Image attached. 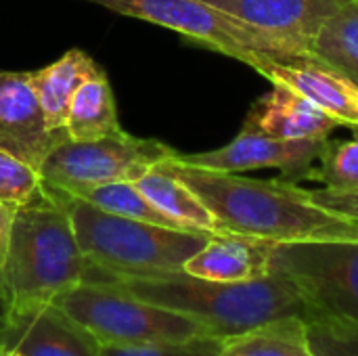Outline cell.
<instances>
[{
  "label": "cell",
  "mask_w": 358,
  "mask_h": 356,
  "mask_svg": "<svg viewBox=\"0 0 358 356\" xmlns=\"http://www.w3.org/2000/svg\"><path fill=\"white\" fill-rule=\"evenodd\" d=\"M306 340L315 356H358V321L313 317L306 321Z\"/></svg>",
  "instance_id": "cell-24"
},
{
  "label": "cell",
  "mask_w": 358,
  "mask_h": 356,
  "mask_svg": "<svg viewBox=\"0 0 358 356\" xmlns=\"http://www.w3.org/2000/svg\"><path fill=\"white\" fill-rule=\"evenodd\" d=\"M271 241L220 231L185 262V273L210 281H254L271 275Z\"/></svg>",
  "instance_id": "cell-15"
},
{
  "label": "cell",
  "mask_w": 358,
  "mask_h": 356,
  "mask_svg": "<svg viewBox=\"0 0 358 356\" xmlns=\"http://www.w3.org/2000/svg\"><path fill=\"white\" fill-rule=\"evenodd\" d=\"M302 59H315L310 42L321 25L348 0H203Z\"/></svg>",
  "instance_id": "cell-11"
},
{
  "label": "cell",
  "mask_w": 358,
  "mask_h": 356,
  "mask_svg": "<svg viewBox=\"0 0 358 356\" xmlns=\"http://www.w3.org/2000/svg\"><path fill=\"white\" fill-rule=\"evenodd\" d=\"M63 141L46 126L31 71H0V147L40 170Z\"/></svg>",
  "instance_id": "cell-12"
},
{
  "label": "cell",
  "mask_w": 358,
  "mask_h": 356,
  "mask_svg": "<svg viewBox=\"0 0 358 356\" xmlns=\"http://www.w3.org/2000/svg\"><path fill=\"white\" fill-rule=\"evenodd\" d=\"M222 356H315L306 340V321L292 317L266 323L224 340Z\"/></svg>",
  "instance_id": "cell-20"
},
{
  "label": "cell",
  "mask_w": 358,
  "mask_h": 356,
  "mask_svg": "<svg viewBox=\"0 0 358 356\" xmlns=\"http://www.w3.org/2000/svg\"><path fill=\"white\" fill-rule=\"evenodd\" d=\"M338 126L315 103L285 86H275L262 94L250 107L243 122V130L285 141H325Z\"/></svg>",
  "instance_id": "cell-14"
},
{
  "label": "cell",
  "mask_w": 358,
  "mask_h": 356,
  "mask_svg": "<svg viewBox=\"0 0 358 356\" xmlns=\"http://www.w3.org/2000/svg\"><path fill=\"white\" fill-rule=\"evenodd\" d=\"M323 141H285L262 132L243 130L224 147L203 153H176V159L214 172L241 174L248 170L275 168L281 178L298 183L304 170L317 159Z\"/></svg>",
  "instance_id": "cell-10"
},
{
  "label": "cell",
  "mask_w": 358,
  "mask_h": 356,
  "mask_svg": "<svg viewBox=\"0 0 358 356\" xmlns=\"http://www.w3.org/2000/svg\"><path fill=\"white\" fill-rule=\"evenodd\" d=\"M101 346L180 342L210 336L208 329L176 311L145 302L117 287L84 281L52 300Z\"/></svg>",
  "instance_id": "cell-5"
},
{
  "label": "cell",
  "mask_w": 358,
  "mask_h": 356,
  "mask_svg": "<svg viewBox=\"0 0 358 356\" xmlns=\"http://www.w3.org/2000/svg\"><path fill=\"white\" fill-rule=\"evenodd\" d=\"M84 281L117 287L145 302L199 321L210 336L229 340L281 319L313 317L294 283L271 273L254 281H210L185 271L155 277H124L88 264Z\"/></svg>",
  "instance_id": "cell-2"
},
{
  "label": "cell",
  "mask_w": 358,
  "mask_h": 356,
  "mask_svg": "<svg viewBox=\"0 0 358 356\" xmlns=\"http://www.w3.org/2000/svg\"><path fill=\"white\" fill-rule=\"evenodd\" d=\"M15 212H17L15 206L2 204V201H0V275H2L4 260H6V252H8V241H10V231H13Z\"/></svg>",
  "instance_id": "cell-27"
},
{
  "label": "cell",
  "mask_w": 358,
  "mask_h": 356,
  "mask_svg": "<svg viewBox=\"0 0 358 356\" xmlns=\"http://www.w3.org/2000/svg\"><path fill=\"white\" fill-rule=\"evenodd\" d=\"M308 197L340 216H348L358 222V191H331V189H321V187H310L306 189Z\"/></svg>",
  "instance_id": "cell-26"
},
{
  "label": "cell",
  "mask_w": 358,
  "mask_h": 356,
  "mask_svg": "<svg viewBox=\"0 0 358 356\" xmlns=\"http://www.w3.org/2000/svg\"><path fill=\"white\" fill-rule=\"evenodd\" d=\"M162 166L199 195L220 231L271 243L358 237L357 220L317 206L306 187L296 183L203 170L182 164L176 155Z\"/></svg>",
  "instance_id": "cell-1"
},
{
  "label": "cell",
  "mask_w": 358,
  "mask_h": 356,
  "mask_svg": "<svg viewBox=\"0 0 358 356\" xmlns=\"http://www.w3.org/2000/svg\"><path fill=\"white\" fill-rule=\"evenodd\" d=\"M101 71V65H96V61L80 48H71L55 63L31 71L48 130L65 134V120L76 90Z\"/></svg>",
  "instance_id": "cell-16"
},
{
  "label": "cell",
  "mask_w": 358,
  "mask_h": 356,
  "mask_svg": "<svg viewBox=\"0 0 358 356\" xmlns=\"http://www.w3.org/2000/svg\"><path fill=\"white\" fill-rule=\"evenodd\" d=\"M44 195L40 170L0 147V201L21 208Z\"/></svg>",
  "instance_id": "cell-23"
},
{
  "label": "cell",
  "mask_w": 358,
  "mask_h": 356,
  "mask_svg": "<svg viewBox=\"0 0 358 356\" xmlns=\"http://www.w3.org/2000/svg\"><path fill=\"white\" fill-rule=\"evenodd\" d=\"M174 155L162 141L117 130L96 141H63L42 162L40 176L50 193L78 197L94 187L134 183Z\"/></svg>",
  "instance_id": "cell-6"
},
{
  "label": "cell",
  "mask_w": 358,
  "mask_h": 356,
  "mask_svg": "<svg viewBox=\"0 0 358 356\" xmlns=\"http://www.w3.org/2000/svg\"><path fill=\"white\" fill-rule=\"evenodd\" d=\"M134 185L164 216H168L180 229L220 233L214 214L206 208L199 195L162 164L151 168L138 180H134Z\"/></svg>",
  "instance_id": "cell-17"
},
{
  "label": "cell",
  "mask_w": 358,
  "mask_h": 356,
  "mask_svg": "<svg viewBox=\"0 0 358 356\" xmlns=\"http://www.w3.org/2000/svg\"><path fill=\"white\" fill-rule=\"evenodd\" d=\"M224 340L199 336L180 342H153L134 346H101L99 356H222Z\"/></svg>",
  "instance_id": "cell-25"
},
{
  "label": "cell",
  "mask_w": 358,
  "mask_h": 356,
  "mask_svg": "<svg viewBox=\"0 0 358 356\" xmlns=\"http://www.w3.org/2000/svg\"><path fill=\"white\" fill-rule=\"evenodd\" d=\"M273 86H285L321 111L334 118L340 126L358 128V82L319 59L266 61L260 69Z\"/></svg>",
  "instance_id": "cell-13"
},
{
  "label": "cell",
  "mask_w": 358,
  "mask_h": 356,
  "mask_svg": "<svg viewBox=\"0 0 358 356\" xmlns=\"http://www.w3.org/2000/svg\"><path fill=\"white\" fill-rule=\"evenodd\" d=\"M300 183H317L331 191H358V136L348 141L325 138L317 159L296 185Z\"/></svg>",
  "instance_id": "cell-21"
},
{
  "label": "cell",
  "mask_w": 358,
  "mask_h": 356,
  "mask_svg": "<svg viewBox=\"0 0 358 356\" xmlns=\"http://www.w3.org/2000/svg\"><path fill=\"white\" fill-rule=\"evenodd\" d=\"M122 130L107 73L88 78L73 94L65 120L69 141H96Z\"/></svg>",
  "instance_id": "cell-18"
},
{
  "label": "cell",
  "mask_w": 358,
  "mask_h": 356,
  "mask_svg": "<svg viewBox=\"0 0 358 356\" xmlns=\"http://www.w3.org/2000/svg\"><path fill=\"white\" fill-rule=\"evenodd\" d=\"M88 260L80 250L69 212L48 193L17 208L0 275V311L52 302L84 283Z\"/></svg>",
  "instance_id": "cell-3"
},
{
  "label": "cell",
  "mask_w": 358,
  "mask_h": 356,
  "mask_svg": "<svg viewBox=\"0 0 358 356\" xmlns=\"http://www.w3.org/2000/svg\"><path fill=\"white\" fill-rule=\"evenodd\" d=\"M4 356H21V355H17V353H4Z\"/></svg>",
  "instance_id": "cell-29"
},
{
  "label": "cell",
  "mask_w": 358,
  "mask_h": 356,
  "mask_svg": "<svg viewBox=\"0 0 358 356\" xmlns=\"http://www.w3.org/2000/svg\"><path fill=\"white\" fill-rule=\"evenodd\" d=\"M57 197L63 199L69 212L88 264L111 275L155 277L178 273L214 235L115 216L78 197Z\"/></svg>",
  "instance_id": "cell-4"
},
{
  "label": "cell",
  "mask_w": 358,
  "mask_h": 356,
  "mask_svg": "<svg viewBox=\"0 0 358 356\" xmlns=\"http://www.w3.org/2000/svg\"><path fill=\"white\" fill-rule=\"evenodd\" d=\"M78 199H84V201L96 206L99 210H105V212L115 214V216L143 220V222H153V225H162V227H170V229H180L176 222H172L168 216H164L138 191V187L134 183H111V185L94 187L90 191L78 195Z\"/></svg>",
  "instance_id": "cell-22"
},
{
  "label": "cell",
  "mask_w": 358,
  "mask_h": 356,
  "mask_svg": "<svg viewBox=\"0 0 358 356\" xmlns=\"http://www.w3.org/2000/svg\"><path fill=\"white\" fill-rule=\"evenodd\" d=\"M126 17L168 27L189 40H195L220 55L237 59L252 69L266 61L302 59L283 44L245 25L237 17L203 0H86Z\"/></svg>",
  "instance_id": "cell-7"
},
{
  "label": "cell",
  "mask_w": 358,
  "mask_h": 356,
  "mask_svg": "<svg viewBox=\"0 0 358 356\" xmlns=\"http://www.w3.org/2000/svg\"><path fill=\"white\" fill-rule=\"evenodd\" d=\"M315 59L358 82V0L344 2L310 42Z\"/></svg>",
  "instance_id": "cell-19"
},
{
  "label": "cell",
  "mask_w": 358,
  "mask_h": 356,
  "mask_svg": "<svg viewBox=\"0 0 358 356\" xmlns=\"http://www.w3.org/2000/svg\"><path fill=\"white\" fill-rule=\"evenodd\" d=\"M268 260L271 273L296 285L313 317L358 321V237L271 243Z\"/></svg>",
  "instance_id": "cell-8"
},
{
  "label": "cell",
  "mask_w": 358,
  "mask_h": 356,
  "mask_svg": "<svg viewBox=\"0 0 358 356\" xmlns=\"http://www.w3.org/2000/svg\"><path fill=\"white\" fill-rule=\"evenodd\" d=\"M0 356H4V344H2V325H0Z\"/></svg>",
  "instance_id": "cell-28"
},
{
  "label": "cell",
  "mask_w": 358,
  "mask_h": 356,
  "mask_svg": "<svg viewBox=\"0 0 358 356\" xmlns=\"http://www.w3.org/2000/svg\"><path fill=\"white\" fill-rule=\"evenodd\" d=\"M4 353L21 356H99L101 344L52 302L0 311Z\"/></svg>",
  "instance_id": "cell-9"
}]
</instances>
